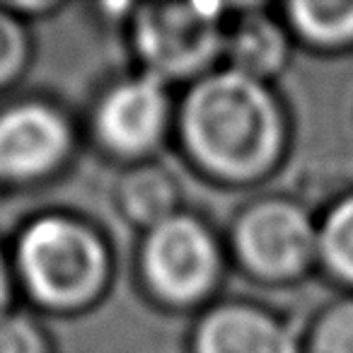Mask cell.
<instances>
[{
    "instance_id": "cell-1",
    "label": "cell",
    "mask_w": 353,
    "mask_h": 353,
    "mask_svg": "<svg viewBox=\"0 0 353 353\" xmlns=\"http://www.w3.org/2000/svg\"><path fill=\"white\" fill-rule=\"evenodd\" d=\"M293 141V112L271 83L221 65L176 92L172 148L211 187H266L285 167Z\"/></svg>"
},
{
    "instance_id": "cell-2",
    "label": "cell",
    "mask_w": 353,
    "mask_h": 353,
    "mask_svg": "<svg viewBox=\"0 0 353 353\" xmlns=\"http://www.w3.org/2000/svg\"><path fill=\"white\" fill-rule=\"evenodd\" d=\"M8 254L17 295L32 312L49 317L97 310L117 279V252L107 230L70 208H46L27 218Z\"/></svg>"
},
{
    "instance_id": "cell-3",
    "label": "cell",
    "mask_w": 353,
    "mask_h": 353,
    "mask_svg": "<svg viewBox=\"0 0 353 353\" xmlns=\"http://www.w3.org/2000/svg\"><path fill=\"white\" fill-rule=\"evenodd\" d=\"M230 271L223 230L192 208L138 232L133 247L138 293L165 314L196 317L223 298Z\"/></svg>"
},
{
    "instance_id": "cell-4",
    "label": "cell",
    "mask_w": 353,
    "mask_h": 353,
    "mask_svg": "<svg viewBox=\"0 0 353 353\" xmlns=\"http://www.w3.org/2000/svg\"><path fill=\"white\" fill-rule=\"evenodd\" d=\"M223 235L232 271L254 285L293 288L317 274V208L295 194H252Z\"/></svg>"
},
{
    "instance_id": "cell-5",
    "label": "cell",
    "mask_w": 353,
    "mask_h": 353,
    "mask_svg": "<svg viewBox=\"0 0 353 353\" xmlns=\"http://www.w3.org/2000/svg\"><path fill=\"white\" fill-rule=\"evenodd\" d=\"M230 3L133 6L121 34L131 68L176 92L223 65Z\"/></svg>"
},
{
    "instance_id": "cell-6",
    "label": "cell",
    "mask_w": 353,
    "mask_h": 353,
    "mask_svg": "<svg viewBox=\"0 0 353 353\" xmlns=\"http://www.w3.org/2000/svg\"><path fill=\"white\" fill-rule=\"evenodd\" d=\"M176 90L128 68L104 80L83 117L85 141L119 170L157 160L172 148Z\"/></svg>"
},
{
    "instance_id": "cell-7",
    "label": "cell",
    "mask_w": 353,
    "mask_h": 353,
    "mask_svg": "<svg viewBox=\"0 0 353 353\" xmlns=\"http://www.w3.org/2000/svg\"><path fill=\"white\" fill-rule=\"evenodd\" d=\"M83 119L49 94L0 102V192H32L68 174L83 148Z\"/></svg>"
},
{
    "instance_id": "cell-8",
    "label": "cell",
    "mask_w": 353,
    "mask_h": 353,
    "mask_svg": "<svg viewBox=\"0 0 353 353\" xmlns=\"http://www.w3.org/2000/svg\"><path fill=\"white\" fill-rule=\"evenodd\" d=\"M187 353H300V329L271 305L223 295L192 317Z\"/></svg>"
},
{
    "instance_id": "cell-9",
    "label": "cell",
    "mask_w": 353,
    "mask_h": 353,
    "mask_svg": "<svg viewBox=\"0 0 353 353\" xmlns=\"http://www.w3.org/2000/svg\"><path fill=\"white\" fill-rule=\"evenodd\" d=\"M293 37L279 6L230 3L223 44V65L247 78L276 85L295 59Z\"/></svg>"
},
{
    "instance_id": "cell-10",
    "label": "cell",
    "mask_w": 353,
    "mask_h": 353,
    "mask_svg": "<svg viewBox=\"0 0 353 353\" xmlns=\"http://www.w3.org/2000/svg\"><path fill=\"white\" fill-rule=\"evenodd\" d=\"M112 203L136 235L187 208L182 179L162 157L121 167L112 189Z\"/></svg>"
},
{
    "instance_id": "cell-11",
    "label": "cell",
    "mask_w": 353,
    "mask_h": 353,
    "mask_svg": "<svg viewBox=\"0 0 353 353\" xmlns=\"http://www.w3.org/2000/svg\"><path fill=\"white\" fill-rule=\"evenodd\" d=\"M279 12L300 51L322 59L353 51V0H288Z\"/></svg>"
},
{
    "instance_id": "cell-12",
    "label": "cell",
    "mask_w": 353,
    "mask_h": 353,
    "mask_svg": "<svg viewBox=\"0 0 353 353\" xmlns=\"http://www.w3.org/2000/svg\"><path fill=\"white\" fill-rule=\"evenodd\" d=\"M317 274L336 293H353V187L317 208Z\"/></svg>"
},
{
    "instance_id": "cell-13",
    "label": "cell",
    "mask_w": 353,
    "mask_h": 353,
    "mask_svg": "<svg viewBox=\"0 0 353 353\" xmlns=\"http://www.w3.org/2000/svg\"><path fill=\"white\" fill-rule=\"evenodd\" d=\"M300 353H353V293L322 303L300 329Z\"/></svg>"
},
{
    "instance_id": "cell-14",
    "label": "cell",
    "mask_w": 353,
    "mask_h": 353,
    "mask_svg": "<svg viewBox=\"0 0 353 353\" xmlns=\"http://www.w3.org/2000/svg\"><path fill=\"white\" fill-rule=\"evenodd\" d=\"M34 61L30 25L0 3V97L17 88Z\"/></svg>"
},
{
    "instance_id": "cell-15",
    "label": "cell",
    "mask_w": 353,
    "mask_h": 353,
    "mask_svg": "<svg viewBox=\"0 0 353 353\" xmlns=\"http://www.w3.org/2000/svg\"><path fill=\"white\" fill-rule=\"evenodd\" d=\"M0 353H56L39 314L12 307L0 314Z\"/></svg>"
},
{
    "instance_id": "cell-16",
    "label": "cell",
    "mask_w": 353,
    "mask_h": 353,
    "mask_svg": "<svg viewBox=\"0 0 353 353\" xmlns=\"http://www.w3.org/2000/svg\"><path fill=\"white\" fill-rule=\"evenodd\" d=\"M0 3H3L12 15H17L20 20H25L27 25L34 22V20H46V17H51V15H56V12L63 10V6H61V3H54V0H32V3H27V0H17V3L0 0Z\"/></svg>"
},
{
    "instance_id": "cell-17",
    "label": "cell",
    "mask_w": 353,
    "mask_h": 353,
    "mask_svg": "<svg viewBox=\"0 0 353 353\" xmlns=\"http://www.w3.org/2000/svg\"><path fill=\"white\" fill-rule=\"evenodd\" d=\"M15 279H12V266H10V254L8 247L0 242V314L15 307Z\"/></svg>"
}]
</instances>
